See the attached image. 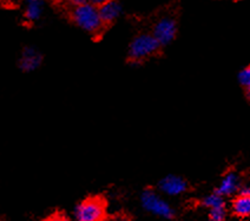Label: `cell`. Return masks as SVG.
Instances as JSON below:
<instances>
[{
	"label": "cell",
	"mask_w": 250,
	"mask_h": 221,
	"mask_svg": "<svg viewBox=\"0 0 250 221\" xmlns=\"http://www.w3.org/2000/svg\"><path fill=\"white\" fill-rule=\"evenodd\" d=\"M177 27L171 18H162L153 27V37L160 45H167L174 40Z\"/></svg>",
	"instance_id": "5b68a950"
},
{
	"label": "cell",
	"mask_w": 250,
	"mask_h": 221,
	"mask_svg": "<svg viewBox=\"0 0 250 221\" xmlns=\"http://www.w3.org/2000/svg\"><path fill=\"white\" fill-rule=\"evenodd\" d=\"M99 16L103 22H112L121 16L122 6L117 0H109L98 7Z\"/></svg>",
	"instance_id": "52a82bcc"
},
{
	"label": "cell",
	"mask_w": 250,
	"mask_h": 221,
	"mask_svg": "<svg viewBox=\"0 0 250 221\" xmlns=\"http://www.w3.org/2000/svg\"><path fill=\"white\" fill-rule=\"evenodd\" d=\"M203 205L206 206V207H208L209 209L224 207V201L222 195L218 193L208 195V197L203 200Z\"/></svg>",
	"instance_id": "7c38bea8"
},
{
	"label": "cell",
	"mask_w": 250,
	"mask_h": 221,
	"mask_svg": "<svg viewBox=\"0 0 250 221\" xmlns=\"http://www.w3.org/2000/svg\"><path fill=\"white\" fill-rule=\"evenodd\" d=\"M105 208L98 199H87L77 206L75 215L78 221H99L104 218Z\"/></svg>",
	"instance_id": "277c9868"
},
{
	"label": "cell",
	"mask_w": 250,
	"mask_h": 221,
	"mask_svg": "<svg viewBox=\"0 0 250 221\" xmlns=\"http://www.w3.org/2000/svg\"><path fill=\"white\" fill-rule=\"evenodd\" d=\"M248 98L250 99V87H248Z\"/></svg>",
	"instance_id": "ac0fdd59"
},
{
	"label": "cell",
	"mask_w": 250,
	"mask_h": 221,
	"mask_svg": "<svg viewBox=\"0 0 250 221\" xmlns=\"http://www.w3.org/2000/svg\"><path fill=\"white\" fill-rule=\"evenodd\" d=\"M72 18L77 26L89 33H97L104 24L99 16L98 7L92 2L77 5L72 11Z\"/></svg>",
	"instance_id": "6da1fadb"
},
{
	"label": "cell",
	"mask_w": 250,
	"mask_h": 221,
	"mask_svg": "<svg viewBox=\"0 0 250 221\" xmlns=\"http://www.w3.org/2000/svg\"><path fill=\"white\" fill-rule=\"evenodd\" d=\"M238 184H240V180H238L237 175L235 173H228L221 181L217 193L222 195V197L223 195L234 194L238 189Z\"/></svg>",
	"instance_id": "9c48e42d"
},
{
	"label": "cell",
	"mask_w": 250,
	"mask_h": 221,
	"mask_svg": "<svg viewBox=\"0 0 250 221\" xmlns=\"http://www.w3.org/2000/svg\"><path fill=\"white\" fill-rule=\"evenodd\" d=\"M160 188L164 194L170 195V197H176L184 193L187 189L186 180L182 179L176 175H167V177L162 179L160 183Z\"/></svg>",
	"instance_id": "8992f818"
},
{
	"label": "cell",
	"mask_w": 250,
	"mask_h": 221,
	"mask_svg": "<svg viewBox=\"0 0 250 221\" xmlns=\"http://www.w3.org/2000/svg\"><path fill=\"white\" fill-rule=\"evenodd\" d=\"M44 0H26L25 1V17L27 20H38L44 12Z\"/></svg>",
	"instance_id": "30bf717a"
},
{
	"label": "cell",
	"mask_w": 250,
	"mask_h": 221,
	"mask_svg": "<svg viewBox=\"0 0 250 221\" xmlns=\"http://www.w3.org/2000/svg\"><path fill=\"white\" fill-rule=\"evenodd\" d=\"M72 4L77 6V5H82V4H86V2H91V0H71Z\"/></svg>",
	"instance_id": "9a60e30c"
},
{
	"label": "cell",
	"mask_w": 250,
	"mask_h": 221,
	"mask_svg": "<svg viewBox=\"0 0 250 221\" xmlns=\"http://www.w3.org/2000/svg\"><path fill=\"white\" fill-rule=\"evenodd\" d=\"M53 1H57V2H61V1H65V0H53Z\"/></svg>",
	"instance_id": "d6986e66"
},
{
	"label": "cell",
	"mask_w": 250,
	"mask_h": 221,
	"mask_svg": "<svg viewBox=\"0 0 250 221\" xmlns=\"http://www.w3.org/2000/svg\"><path fill=\"white\" fill-rule=\"evenodd\" d=\"M142 206L146 212L156 217L164 218V219H171L174 217V211L170 207L169 203L150 189L142 194Z\"/></svg>",
	"instance_id": "7a4b0ae2"
},
{
	"label": "cell",
	"mask_w": 250,
	"mask_h": 221,
	"mask_svg": "<svg viewBox=\"0 0 250 221\" xmlns=\"http://www.w3.org/2000/svg\"><path fill=\"white\" fill-rule=\"evenodd\" d=\"M160 47V44L152 35H141L133 39L130 45V56L132 60H143L147 58Z\"/></svg>",
	"instance_id": "3957f363"
},
{
	"label": "cell",
	"mask_w": 250,
	"mask_h": 221,
	"mask_svg": "<svg viewBox=\"0 0 250 221\" xmlns=\"http://www.w3.org/2000/svg\"><path fill=\"white\" fill-rule=\"evenodd\" d=\"M226 218V208H214L210 209V220L212 221H223Z\"/></svg>",
	"instance_id": "5bb4252c"
},
{
	"label": "cell",
	"mask_w": 250,
	"mask_h": 221,
	"mask_svg": "<svg viewBox=\"0 0 250 221\" xmlns=\"http://www.w3.org/2000/svg\"><path fill=\"white\" fill-rule=\"evenodd\" d=\"M232 212L240 218L250 217V195L241 194L232 203Z\"/></svg>",
	"instance_id": "8fae6325"
},
{
	"label": "cell",
	"mask_w": 250,
	"mask_h": 221,
	"mask_svg": "<svg viewBox=\"0 0 250 221\" xmlns=\"http://www.w3.org/2000/svg\"><path fill=\"white\" fill-rule=\"evenodd\" d=\"M42 62V56L35 49H26L21 58V69L25 72H32L38 69Z\"/></svg>",
	"instance_id": "ba28073f"
},
{
	"label": "cell",
	"mask_w": 250,
	"mask_h": 221,
	"mask_svg": "<svg viewBox=\"0 0 250 221\" xmlns=\"http://www.w3.org/2000/svg\"><path fill=\"white\" fill-rule=\"evenodd\" d=\"M241 194L250 195V187H246V188H243L242 192H241Z\"/></svg>",
	"instance_id": "e0dca14e"
},
{
	"label": "cell",
	"mask_w": 250,
	"mask_h": 221,
	"mask_svg": "<svg viewBox=\"0 0 250 221\" xmlns=\"http://www.w3.org/2000/svg\"><path fill=\"white\" fill-rule=\"evenodd\" d=\"M238 80H240L242 86L247 87V89L250 87V66L241 71L240 74H238Z\"/></svg>",
	"instance_id": "4fadbf2b"
},
{
	"label": "cell",
	"mask_w": 250,
	"mask_h": 221,
	"mask_svg": "<svg viewBox=\"0 0 250 221\" xmlns=\"http://www.w3.org/2000/svg\"><path fill=\"white\" fill-rule=\"evenodd\" d=\"M106 1H109V0H91V2H92V4H95L96 6H101L102 4H104V2H106Z\"/></svg>",
	"instance_id": "2e32d148"
}]
</instances>
